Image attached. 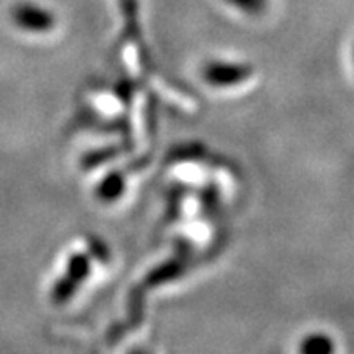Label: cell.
I'll list each match as a JSON object with an SVG mask.
<instances>
[{
  "instance_id": "6da1fadb",
  "label": "cell",
  "mask_w": 354,
  "mask_h": 354,
  "mask_svg": "<svg viewBox=\"0 0 354 354\" xmlns=\"http://www.w3.org/2000/svg\"><path fill=\"white\" fill-rule=\"evenodd\" d=\"M9 17L18 29L32 35H45L56 27V17L53 11L32 2H18L11 8Z\"/></svg>"
},
{
  "instance_id": "7a4b0ae2",
  "label": "cell",
  "mask_w": 354,
  "mask_h": 354,
  "mask_svg": "<svg viewBox=\"0 0 354 354\" xmlns=\"http://www.w3.org/2000/svg\"><path fill=\"white\" fill-rule=\"evenodd\" d=\"M252 76V67L247 63L234 62H220L212 59L207 62L202 68V77L207 85L216 86V88H225V86L239 85Z\"/></svg>"
},
{
  "instance_id": "3957f363",
  "label": "cell",
  "mask_w": 354,
  "mask_h": 354,
  "mask_svg": "<svg viewBox=\"0 0 354 354\" xmlns=\"http://www.w3.org/2000/svg\"><path fill=\"white\" fill-rule=\"evenodd\" d=\"M126 189V180L122 173H110L99 182L97 189H95V196L104 203H112L122 196Z\"/></svg>"
},
{
  "instance_id": "277c9868",
  "label": "cell",
  "mask_w": 354,
  "mask_h": 354,
  "mask_svg": "<svg viewBox=\"0 0 354 354\" xmlns=\"http://www.w3.org/2000/svg\"><path fill=\"white\" fill-rule=\"evenodd\" d=\"M299 354H335V342L328 335L313 333L301 342Z\"/></svg>"
},
{
  "instance_id": "5b68a950",
  "label": "cell",
  "mask_w": 354,
  "mask_h": 354,
  "mask_svg": "<svg viewBox=\"0 0 354 354\" xmlns=\"http://www.w3.org/2000/svg\"><path fill=\"white\" fill-rule=\"evenodd\" d=\"M90 274V256L86 254H72L67 261V270L65 275L74 279L77 284H81Z\"/></svg>"
},
{
  "instance_id": "8992f818",
  "label": "cell",
  "mask_w": 354,
  "mask_h": 354,
  "mask_svg": "<svg viewBox=\"0 0 354 354\" xmlns=\"http://www.w3.org/2000/svg\"><path fill=\"white\" fill-rule=\"evenodd\" d=\"M80 284L71 279L68 275H63L59 277L53 286V292H50V299H53L54 304H65L67 301H71L74 293L77 292Z\"/></svg>"
},
{
  "instance_id": "52a82bcc",
  "label": "cell",
  "mask_w": 354,
  "mask_h": 354,
  "mask_svg": "<svg viewBox=\"0 0 354 354\" xmlns=\"http://www.w3.org/2000/svg\"><path fill=\"white\" fill-rule=\"evenodd\" d=\"M180 274H182V266L178 263H166V265L158 266L157 270H153L146 283H148V286H157V284H164L167 281L180 277Z\"/></svg>"
},
{
  "instance_id": "ba28073f",
  "label": "cell",
  "mask_w": 354,
  "mask_h": 354,
  "mask_svg": "<svg viewBox=\"0 0 354 354\" xmlns=\"http://www.w3.org/2000/svg\"><path fill=\"white\" fill-rule=\"evenodd\" d=\"M225 2L247 15H261L268 8V0H225Z\"/></svg>"
},
{
  "instance_id": "9c48e42d",
  "label": "cell",
  "mask_w": 354,
  "mask_h": 354,
  "mask_svg": "<svg viewBox=\"0 0 354 354\" xmlns=\"http://www.w3.org/2000/svg\"><path fill=\"white\" fill-rule=\"evenodd\" d=\"M90 250H92V254H94V256L97 257L101 263H106L108 257H110V254H108V248L104 247L103 243L99 241L97 238H90Z\"/></svg>"
},
{
  "instance_id": "30bf717a",
  "label": "cell",
  "mask_w": 354,
  "mask_h": 354,
  "mask_svg": "<svg viewBox=\"0 0 354 354\" xmlns=\"http://www.w3.org/2000/svg\"><path fill=\"white\" fill-rule=\"evenodd\" d=\"M126 354H149L148 351H144V349H139V347H137V349H131V351H128V353Z\"/></svg>"
}]
</instances>
